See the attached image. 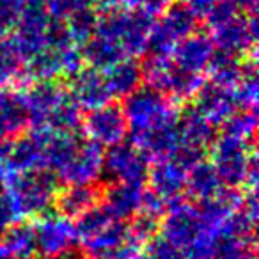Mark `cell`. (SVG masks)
Listing matches in <instances>:
<instances>
[{
    "instance_id": "obj_1",
    "label": "cell",
    "mask_w": 259,
    "mask_h": 259,
    "mask_svg": "<svg viewBox=\"0 0 259 259\" xmlns=\"http://www.w3.org/2000/svg\"><path fill=\"white\" fill-rule=\"evenodd\" d=\"M153 23L155 18L142 9L117 6L110 11L101 13L93 36H100L114 43L126 59H137L139 55L146 54Z\"/></svg>"
},
{
    "instance_id": "obj_2",
    "label": "cell",
    "mask_w": 259,
    "mask_h": 259,
    "mask_svg": "<svg viewBox=\"0 0 259 259\" xmlns=\"http://www.w3.org/2000/svg\"><path fill=\"white\" fill-rule=\"evenodd\" d=\"M2 190L15 202L22 220H34L54 208L57 180L50 170L8 172Z\"/></svg>"
},
{
    "instance_id": "obj_3",
    "label": "cell",
    "mask_w": 259,
    "mask_h": 259,
    "mask_svg": "<svg viewBox=\"0 0 259 259\" xmlns=\"http://www.w3.org/2000/svg\"><path fill=\"white\" fill-rule=\"evenodd\" d=\"M121 108L128 124L130 137L160 126L174 124L180 117L176 105L148 85H141L135 93L124 98Z\"/></svg>"
},
{
    "instance_id": "obj_4",
    "label": "cell",
    "mask_w": 259,
    "mask_h": 259,
    "mask_svg": "<svg viewBox=\"0 0 259 259\" xmlns=\"http://www.w3.org/2000/svg\"><path fill=\"white\" fill-rule=\"evenodd\" d=\"M209 156L224 187L238 190H241V187L247 188L250 169L257 162L254 141L247 142L220 134L209 148Z\"/></svg>"
},
{
    "instance_id": "obj_5",
    "label": "cell",
    "mask_w": 259,
    "mask_h": 259,
    "mask_svg": "<svg viewBox=\"0 0 259 259\" xmlns=\"http://www.w3.org/2000/svg\"><path fill=\"white\" fill-rule=\"evenodd\" d=\"M142 73L148 87L165 96L174 105L192 101L204 85V76L178 68L170 57L149 55L148 61L142 64Z\"/></svg>"
},
{
    "instance_id": "obj_6",
    "label": "cell",
    "mask_w": 259,
    "mask_h": 259,
    "mask_svg": "<svg viewBox=\"0 0 259 259\" xmlns=\"http://www.w3.org/2000/svg\"><path fill=\"white\" fill-rule=\"evenodd\" d=\"M197 20L181 2L172 4L160 20H155L148 37V52L153 57H170L178 43L195 32Z\"/></svg>"
},
{
    "instance_id": "obj_7",
    "label": "cell",
    "mask_w": 259,
    "mask_h": 259,
    "mask_svg": "<svg viewBox=\"0 0 259 259\" xmlns=\"http://www.w3.org/2000/svg\"><path fill=\"white\" fill-rule=\"evenodd\" d=\"M206 234H213L202 224L197 209L194 204L187 202V199H178L170 202L167 213L160 222V236L178 247L180 250L187 252Z\"/></svg>"
},
{
    "instance_id": "obj_8",
    "label": "cell",
    "mask_w": 259,
    "mask_h": 259,
    "mask_svg": "<svg viewBox=\"0 0 259 259\" xmlns=\"http://www.w3.org/2000/svg\"><path fill=\"white\" fill-rule=\"evenodd\" d=\"M50 22L52 18L45 0H25L18 23L8 36L23 62L47 48V30Z\"/></svg>"
},
{
    "instance_id": "obj_9",
    "label": "cell",
    "mask_w": 259,
    "mask_h": 259,
    "mask_svg": "<svg viewBox=\"0 0 259 259\" xmlns=\"http://www.w3.org/2000/svg\"><path fill=\"white\" fill-rule=\"evenodd\" d=\"M50 130L30 128L11 141L0 142V160L4 162L8 172H30L47 170L45 146Z\"/></svg>"
},
{
    "instance_id": "obj_10",
    "label": "cell",
    "mask_w": 259,
    "mask_h": 259,
    "mask_svg": "<svg viewBox=\"0 0 259 259\" xmlns=\"http://www.w3.org/2000/svg\"><path fill=\"white\" fill-rule=\"evenodd\" d=\"M209 39L217 52L240 59L255 57L257 43V20L255 15H236L226 23L209 30Z\"/></svg>"
},
{
    "instance_id": "obj_11",
    "label": "cell",
    "mask_w": 259,
    "mask_h": 259,
    "mask_svg": "<svg viewBox=\"0 0 259 259\" xmlns=\"http://www.w3.org/2000/svg\"><path fill=\"white\" fill-rule=\"evenodd\" d=\"M149 165L151 162L134 144L121 142L105 151L103 174H107L114 183L146 187Z\"/></svg>"
},
{
    "instance_id": "obj_12",
    "label": "cell",
    "mask_w": 259,
    "mask_h": 259,
    "mask_svg": "<svg viewBox=\"0 0 259 259\" xmlns=\"http://www.w3.org/2000/svg\"><path fill=\"white\" fill-rule=\"evenodd\" d=\"M37 254L43 259H55L78 243L75 224L59 213H45L32 220Z\"/></svg>"
},
{
    "instance_id": "obj_13",
    "label": "cell",
    "mask_w": 259,
    "mask_h": 259,
    "mask_svg": "<svg viewBox=\"0 0 259 259\" xmlns=\"http://www.w3.org/2000/svg\"><path fill=\"white\" fill-rule=\"evenodd\" d=\"M105 149L82 137L68 162L54 174L64 185H94L100 183L103 174Z\"/></svg>"
},
{
    "instance_id": "obj_14",
    "label": "cell",
    "mask_w": 259,
    "mask_h": 259,
    "mask_svg": "<svg viewBox=\"0 0 259 259\" xmlns=\"http://www.w3.org/2000/svg\"><path fill=\"white\" fill-rule=\"evenodd\" d=\"M80 130L83 132L87 141L94 142L103 149L121 144L128 135V124H126L122 108L121 105L115 103L89 110L82 119Z\"/></svg>"
},
{
    "instance_id": "obj_15",
    "label": "cell",
    "mask_w": 259,
    "mask_h": 259,
    "mask_svg": "<svg viewBox=\"0 0 259 259\" xmlns=\"http://www.w3.org/2000/svg\"><path fill=\"white\" fill-rule=\"evenodd\" d=\"M20 94L30 128H45L59 103L68 96V89L59 82H32Z\"/></svg>"
},
{
    "instance_id": "obj_16",
    "label": "cell",
    "mask_w": 259,
    "mask_h": 259,
    "mask_svg": "<svg viewBox=\"0 0 259 259\" xmlns=\"http://www.w3.org/2000/svg\"><path fill=\"white\" fill-rule=\"evenodd\" d=\"M66 89L80 110L89 112L112 103V96L107 89L103 73L93 68H82L69 76V85Z\"/></svg>"
},
{
    "instance_id": "obj_17",
    "label": "cell",
    "mask_w": 259,
    "mask_h": 259,
    "mask_svg": "<svg viewBox=\"0 0 259 259\" xmlns=\"http://www.w3.org/2000/svg\"><path fill=\"white\" fill-rule=\"evenodd\" d=\"M187 174L188 170L174 158H165L153 162L149 165L148 190L162 197L165 202H174L185 197L187 192Z\"/></svg>"
},
{
    "instance_id": "obj_18",
    "label": "cell",
    "mask_w": 259,
    "mask_h": 259,
    "mask_svg": "<svg viewBox=\"0 0 259 259\" xmlns=\"http://www.w3.org/2000/svg\"><path fill=\"white\" fill-rule=\"evenodd\" d=\"M101 183L94 185H66L64 188H59L55 194L54 208L59 215L75 222L78 217L98 206L103 199Z\"/></svg>"
},
{
    "instance_id": "obj_19",
    "label": "cell",
    "mask_w": 259,
    "mask_h": 259,
    "mask_svg": "<svg viewBox=\"0 0 259 259\" xmlns=\"http://www.w3.org/2000/svg\"><path fill=\"white\" fill-rule=\"evenodd\" d=\"M192 101H194L192 108L195 112H199L206 121L211 122L215 128L222 126L238 110L233 91L217 87L209 82H204V85L199 89V93L195 94V98Z\"/></svg>"
},
{
    "instance_id": "obj_20",
    "label": "cell",
    "mask_w": 259,
    "mask_h": 259,
    "mask_svg": "<svg viewBox=\"0 0 259 259\" xmlns=\"http://www.w3.org/2000/svg\"><path fill=\"white\" fill-rule=\"evenodd\" d=\"M213 54H215V47L208 34L194 32L185 37L181 43H178V47L170 54V61L185 71L202 75L211 62Z\"/></svg>"
},
{
    "instance_id": "obj_21",
    "label": "cell",
    "mask_w": 259,
    "mask_h": 259,
    "mask_svg": "<svg viewBox=\"0 0 259 259\" xmlns=\"http://www.w3.org/2000/svg\"><path fill=\"white\" fill-rule=\"evenodd\" d=\"M144 188L146 187H137V185L112 183L103 190L101 206L114 220L128 222L141 211Z\"/></svg>"
},
{
    "instance_id": "obj_22",
    "label": "cell",
    "mask_w": 259,
    "mask_h": 259,
    "mask_svg": "<svg viewBox=\"0 0 259 259\" xmlns=\"http://www.w3.org/2000/svg\"><path fill=\"white\" fill-rule=\"evenodd\" d=\"M178 135H180V146L206 153L215 142L217 128L209 121H206L199 112L188 107L185 112H180Z\"/></svg>"
},
{
    "instance_id": "obj_23",
    "label": "cell",
    "mask_w": 259,
    "mask_h": 259,
    "mask_svg": "<svg viewBox=\"0 0 259 259\" xmlns=\"http://www.w3.org/2000/svg\"><path fill=\"white\" fill-rule=\"evenodd\" d=\"M29 126L22 94L13 89H0V142L22 135Z\"/></svg>"
},
{
    "instance_id": "obj_24",
    "label": "cell",
    "mask_w": 259,
    "mask_h": 259,
    "mask_svg": "<svg viewBox=\"0 0 259 259\" xmlns=\"http://www.w3.org/2000/svg\"><path fill=\"white\" fill-rule=\"evenodd\" d=\"M103 76L112 100L115 98L124 100L132 93H135L144 82L142 64L137 59H124V61L117 62L110 69L103 71Z\"/></svg>"
},
{
    "instance_id": "obj_25",
    "label": "cell",
    "mask_w": 259,
    "mask_h": 259,
    "mask_svg": "<svg viewBox=\"0 0 259 259\" xmlns=\"http://www.w3.org/2000/svg\"><path fill=\"white\" fill-rule=\"evenodd\" d=\"M6 259H36V234L32 220H18L0 233Z\"/></svg>"
},
{
    "instance_id": "obj_26",
    "label": "cell",
    "mask_w": 259,
    "mask_h": 259,
    "mask_svg": "<svg viewBox=\"0 0 259 259\" xmlns=\"http://www.w3.org/2000/svg\"><path fill=\"white\" fill-rule=\"evenodd\" d=\"M245 61L247 59H240L215 50L211 62H209L208 69H206L209 75V83L227 91H234L238 87V83L241 82V78H243Z\"/></svg>"
},
{
    "instance_id": "obj_27",
    "label": "cell",
    "mask_w": 259,
    "mask_h": 259,
    "mask_svg": "<svg viewBox=\"0 0 259 259\" xmlns=\"http://www.w3.org/2000/svg\"><path fill=\"white\" fill-rule=\"evenodd\" d=\"M224 185L217 174L215 167L209 160H201L195 163L187 174V192L195 201H204V199L215 197L217 194L224 190Z\"/></svg>"
},
{
    "instance_id": "obj_28",
    "label": "cell",
    "mask_w": 259,
    "mask_h": 259,
    "mask_svg": "<svg viewBox=\"0 0 259 259\" xmlns=\"http://www.w3.org/2000/svg\"><path fill=\"white\" fill-rule=\"evenodd\" d=\"M80 55H82V61L87 64V68H93L101 73L126 59L124 54L114 43L100 36H93L89 41H85L80 47Z\"/></svg>"
},
{
    "instance_id": "obj_29",
    "label": "cell",
    "mask_w": 259,
    "mask_h": 259,
    "mask_svg": "<svg viewBox=\"0 0 259 259\" xmlns=\"http://www.w3.org/2000/svg\"><path fill=\"white\" fill-rule=\"evenodd\" d=\"M98 18H100V15H98L96 9L82 8L64 20V25L68 29L73 45H76L80 48L85 41H89L93 37L98 25Z\"/></svg>"
},
{
    "instance_id": "obj_30",
    "label": "cell",
    "mask_w": 259,
    "mask_h": 259,
    "mask_svg": "<svg viewBox=\"0 0 259 259\" xmlns=\"http://www.w3.org/2000/svg\"><path fill=\"white\" fill-rule=\"evenodd\" d=\"M222 135L240 139V141H254L257 128V110H236L222 126Z\"/></svg>"
},
{
    "instance_id": "obj_31",
    "label": "cell",
    "mask_w": 259,
    "mask_h": 259,
    "mask_svg": "<svg viewBox=\"0 0 259 259\" xmlns=\"http://www.w3.org/2000/svg\"><path fill=\"white\" fill-rule=\"evenodd\" d=\"M25 0H0V39L8 37L15 30Z\"/></svg>"
},
{
    "instance_id": "obj_32",
    "label": "cell",
    "mask_w": 259,
    "mask_h": 259,
    "mask_svg": "<svg viewBox=\"0 0 259 259\" xmlns=\"http://www.w3.org/2000/svg\"><path fill=\"white\" fill-rule=\"evenodd\" d=\"M18 220L22 219H20L15 202L11 201V197L4 190H0V233L8 229L9 226H13V224H16Z\"/></svg>"
},
{
    "instance_id": "obj_33",
    "label": "cell",
    "mask_w": 259,
    "mask_h": 259,
    "mask_svg": "<svg viewBox=\"0 0 259 259\" xmlns=\"http://www.w3.org/2000/svg\"><path fill=\"white\" fill-rule=\"evenodd\" d=\"M181 4L195 16V20H204L209 15V11L213 9V6L217 4V0H183Z\"/></svg>"
},
{
    "instance_id": "obj_34",
    "label": "cell",
    "mask_w": 259,
    "mask_h": 259,
    "mask_svg": "<svg viewBox=\"0 0 259 259\" xmlns=\"http://www.w3.org/2000/svg\"><path fill=\"white\" fill-rule=\"evenodd\" d=\"M172 4H176V0H141L139 9H142V11H146L155 18L158 15H163Z\"/></svg>"
},
{
    "instance_id": "obj_35",
    "label": "cell",
    "mask_w": 259,
    "mask_h": 259,
    "mask_svg": "<svg viewBox=\"0 0 259 259\" xmlns=\"http://www.w3.org/2000/svg\"><path fill=\"white\" fill-rule=\"evenodd\" d=\"M245 15H255L257 11V0H229Z\"/></svg>"
},
{
    "instance_id": "obj_36",
    "label": "cell",
    "mask_w": 259,
    "mask_h": 259,
    "mask_svg": "<svg viewBox=\"0 0 259 259\" xmlns=\"http://www.w3.org/2000/svg\"><path fill=\"white\" fill-rule=\"evenodd\" d=\"M6 176H8V169H6L4 162H2V160H0V187H2V183H4Z\"/></svg>"
},
{
    "instance_id": "obj_37",
    "label": "cell",
    "mask_w": 259,
    "mask_h": 259,
    "mask_svg": "<svg viewBox=\"0 0 259 259\" xmlns=\"http://www.w3.org/2000/svg\"><path fill=\"white\" fill-rule=\"evenodd\" d=\"M0 259H6V252H4V247H2V240H0Z\"/></svg>"
},
{
    "instance_id": "obj_38",
    "label": "cell",
    "mask_w": 259,
    "mask_h": 259,
    "mask_svg": "<svg viewBox=\"0 0 259 259\" xmlns=\"http://www.w3.org/2000/svg\"><path fill=\"white\" fill-rule=\"evenodd\" d=\"M137 259H148V257H146V255H144V252H142V254L141 255H139V257Z\"/></svg>"
}]
</instances>
